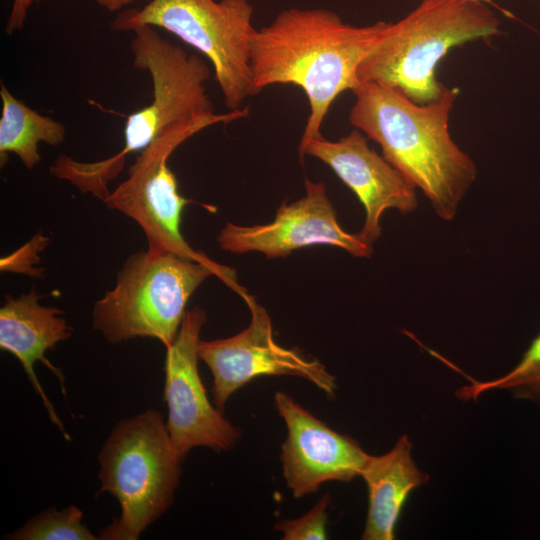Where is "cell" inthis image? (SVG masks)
<instances>
[{
    "label": "cell",
    "instance_id": "44dd1931",
    "mask_svg": "<svg viewBox=\"0 0 540 540\" xmlns=\"http://www.w3.org/2000/svg\"><path fill=\"white\" fill-rule=\"evenodd\" d=\"M33 0H13L5 30L13 34L23 28Z\"/></svg>",
    "mask_w": 540,
    "mask_h": 540
},
{
    "label": "cell",
    "instance_id": "ffe728a7",
    "mask_svg": "<svg viewBox=\"0 0 540 540\" xmlns=\"http://www.w3.org/2000/svg\"><path fill=\"white\" fill-rule=\"evenodd\" d=\"M47 243L48 237L40 233L36 234L17 251L1 259V270L42 277V269H37L34 265L39 263V253L46 247Z\"/></svg>",
    "mask_w": 540,
    "mask_h": 540
},
{
    "label": "cell",
    "instance_id": "7a4b0ae2",
    "mask_svg": "<svg viewBox=\"0 0 540 540\" xmlns=\"http://www.w3.org/2000/svg\"><path fill=\"white\" fill-rule=\"evenodd\" d=\"M349 121L377 142L383 157L428 199L438 217L451 221L477 177V166L449 132L458 88H445L427 104L376 82L354 90Z\"/></svg>",
    "mask_w": 540,
    "mask_h": 540
},
{
    "label": "cell",
    "instance_id": "603a6c76",
    "mask_svg": "<svg viewBox=\"0 0 540 540\" xmlns=\"http://www.w3.org/2000/svg\"><path fill=\"white\" fill-rule=\"evenodd\" d=\"M475 1H481V2H484V3H490L492 4L493 0H475Z\"/></svg>",
    "mask_w": 540,
    "mask_h": 540
},
{
    "label": "cell",
    "instance_id": "e0dca14e",
    "mask_svg": "<svg viewBox=\"0 0 540 540\" xmlns=\"http://www.w3.org/2000/svg\"><path fill=\"white\" fill-rule=\"evenodd\" d=\"M492 389H505L517 398L540 402V333L510 372L486 382L471 380V384L461 387L455 394L463 401H476L482 393Z\"/></svg>",
    "mask_w": 540,
    "mask_h": 540
},
{
    "label": "cell",
    "instance_id": "5b68a950",
    "mask_svg": "<svg viewBox=\"0 0 540 540\" xmlns=\"http://www.w3.org/2000/svg\"><path fill=\"white\" fill-rule=\"evenodd\" d=\"M211 275L239 290L235 271L210 259L194 261L149 250L133 253L118 271L115 286L95 302L93 328L112 344L151 337L167 348L178 334L189 298Z\"/></svg>",
    "mask_w": 540,
    "mask_h": 540
},
{
    "label": "cell",
    "instance_id": "8992f818",
    "mask_svg": "<svg viewBox=\"0 0 540 540\" xmlns=\"http://www.w3.org/2000/svg\"><path fill=\"white\" fill-rule=\"evenodd\" d=\"M98 460L99 492L114 496L121 507L99 539L136 540L171 506L180 483L182 460L162 414L151 408L118 422Z\"/></svg>",
    "mask_w": 540,
    "mask_h": 540
},
{
    "label": "cell",
    "instance_id": "4fadbf2b",
    "mask_svg": "<svg viewBox=\"0 0 540 540\" xmlns=\"http://www.w3.org/2000/svg\"><path fill=\"white\" fill-rule=\"evenodd\" d=\"M299 155L301 159L309 155L327 164L356 194L365 209L358 234L371 245L381 235L380 219L386 210L408 214L418 206L416 188L368 146L358 129L338 141L312 138L299 146Z\"/></svg>",
    "mask_w": 540,
    "mask_h": 540
},
{
    "label": "cell",
    "instance_id": "9a60e30c",
    "mask_svg": "<svg viewBox=\"0 0 540 540\" xmlns=\"http://www.w3.org/2000/svg\"><path fill=\"white\" fill-rule=\"evenodd\" d=\"M412 443L402 435L394 447L380 456L368 455L360 476L368 489V514L363 540H393L395 526L409 494L429 476L411 457Z\"/></svg>",
    "mask_w": 540,
    "mask_h": 540
},
{
    "label": "cell",
    "instance_id": "52a82bcc",
    "mask_svg": "<svg viewBox=\"0 0 540 540\" xmlns=\"http://www.w3.org/2000/svg\"><path fill=\"white\" fill-rule=\"evenodd\" d=\"M252 15L249 0H150L119 13L111 28L160 27L197 49L212 63L225 105L234 111L252 95Z\"/></svg>",
    "mask_w": 540,
    "mask_h": 540
},
{
    "label": "cell",
    "instance_id": "8fae6325",
    "mask_svg": "<svg viewBox=\"0 0 540 540\" xmlns=\"http://www.w3.org/2000/svg\"><path fill=\"white\" fill-rule=\"evenodd\" d=\"M306 194L301 199L283 203L273 221L254 226L226 223L217 241L221 249L243 254L261 252L267 258L285 257L294 250L328 245L345 250L355 257H370L372 245L359 234L346 232L322 182L305 180Z\"/></svg>",
    "mask_w": 540,
    "mask_h": 540
},
{
    "label": "cell",
    "instance_id": "6da1fadb",
    "mask_svg": "<svg viewBox=\"0 0 540 540\" xmlns=\"http://www.w3.org/2000/svg\"><path fill=\"white\" fill-rule=\"evenodd\" d=\"M387 24L353 26L321 8L281 11L254 33L252 95L274 84L302 88L310 112L299 146L322 136L321 125L330 106L339 94L360 84L358 67Z\"/></svg>",
    "mask_w": 540,
    "mask_h": 540
},
{
    "label": "cell",
    "instance_id": "7402d4cb",
    "mask_svg": "<svg viewBox=\"0 0 540 540\" xmlns=\"http://www.w3.org/2000/svg\"><path fill=\"white\" fill-rule=\"evenodd\" d=\"M33 1H42V0H33ZM136 0H96L98 5L104 7L110 12H115L122 9L124 6H127Z\"/></svg>",
    "mask_w": 540,
    "mask_h": 540
},
{
    "label": "cell",
    "instance_id": "7c38bea8",
    "mask_svg": "<svg viewBox=\"0 0 540 540\" xmlns=\"http://www.w3.org/2000/svg\"><path fill=\"white\" fill-rule=\"evenodd\" d=\"M274 404L287 427L280 459L295 498L316 492L325 482L360 476L369 454L355 439L334 431L284 392L275 393Z\"/></svg>",
    "mask_w": 540,
    "mask_h": 540
},
{
    "label": "cell",
    "instance_id": "5bb4252c",
    "mask_svg": "<svg viewBox=\"0 0 540 540\" xmlns=\"http://www.w3.org/2000/svg\"><path fill=\"white\" fill-rule=\"evenodd\" d=\"M40 297L35 289L16 298L5 296V303L0 308V347L18 359L35 392L40 396L51 422L59 428L65 439L70 440L36 376L34 365L39 361L45 364L59 378L65 394L63 375L48 361L45 353L54 349L57 343L68 339L72 327L60 309L41 305Z\"/></svg>",
    "mask_w": 540,
    "mask_h": 540
},
{
    "label": "cell",
    "instance_id": "30bf717a",
    "mask_svg": "<svg viewBox=\"0 0 540 540\" xmlns=\"http://www.w3.org/2000/svg\"><path fill=\"white\" fill-rule=\"evenodd\" d=\"M205 322L206 311L200 307L186 311L175 340L166 348V425L181 460L199 446L228 451L241 437L240 430L210 403L199 374L198 348Z\"/></svg>",
    "mask_w": 540,
    "mask_h": 540
},
{
    "label": "cell",
    "instance_id": "d6986e66",
    "mask_svg": "<svg viewBox=\"0 0 540 540\" xmlns=\"http://www.w3.org/2000/svg\"><path fill=\"white\" fill-rule=\"evenodd\" d=\"M330 496L324 494L304 515L292 520L278 522L274 528L283 534L284 540L327 539V508Z\"/></svg>",
    "mask_w": 540,
    "mask_h": 540
},
{
    "label": "cell",
    "instance_id": "277c9868",
    "mask_svg": "<svg viewBox=\"0 0 540 540\" xmlns=\"http://www.w3.org/2000/svg\"><path fill=\"white\" fill-rule=\"evenodd\" d=\"M500 20L484 2L422 0L404 18L388 23L357 70L359 83L395 88L418 104L437 100L446 86L436 68L455 46L500 33Z\"/></svg>",
    "mask_w": 540,
    "mask_h": 540
},
{
    "label": "cell",
    "instance_id": "3957f363",
    "mask_svg": "<svg viewBox=\"0 0 540 540\" xmlns=\"http://www.w3.org/2000/svg\"><path fill=\"white\" fill-rule=\"evenodd\" d=\"M132 31L133 65L150 74L152 101L127 117L124 147L114 156L82 163L61 155L50 168L54 176L102 200L109 194L107 183L121 172L127 156L139 153L156 138L181 126L206 128L248 115V108L215 113L205 88L211 72L202 58L163 38L153 26L140 25Z\"/></svg>",
    "mask_w": 540,
    "mask_h": 540
},
{
    "label": "cell",
    "instance_id": "2e32d148",
    "mask_svg": "<svg viewBox=\"0 0 540 540\" xmlns=\"http://www.w3.org/2000/svg\"><path fill=\"white\" fill-rule=\"evenodd\" d=\"M0 97L1 166L6 164L8 154L14 153L26 168L32 169L41 160L39 144H61L66 135L65 126L25 105L3 83L0 86Z\"/></svg>",
    "mask_w": 540,
    "mask_h": 540
},
{
    "label": "cell",
    "instance_id": "ba28073f",
    "mask_svg": "<svg viewBox=\"0 0 540 540\" xmlns=\"http://www.w3.org/2000/svg\"><path fill=\"white\" fill-rule=\"evenodd\" d=\"M204 128L181 126L156 138L139 152L127 178L103 200L109 209L123 213L141 227L151 252L209 260L193 250L181 233L182 212L190 201L179 193L176 176L167 164L180 144Z\"/></svg>",
    "mask_w": 540,
    "mask_h": 540
},
{
    "label": "cell",
    "instance_id": "9c48e42d",
    "mask_svg": "<svg viewBox=\"0 0 540 540\" xmlns=\"http://www.w3.org/2000/svg\"><path fill=\"white\" fill-rule=\"evenodd\" d=\"M242 295L251 312L248 327L228 338L199 343V358L213 376L212 395L216 407L222 411L235 391L261 376L301 377L333 398L337 389L335 377L318 360L280 346L274 340L266 310L252 297Z\"/></svg>",
    "mask_w": 540,
    "mask_h": 540
},
{
    "label": "cell",
    "instance_id": "ac0fdd59",
    "mask_svg": "<svg viewBox=\"0 0 540 540\" xmlns=\"http://www.w3.org/2000/svg\"><path fill=\"white\" fill-rule=\"evenodd\" d=\"M83 512L71 505L60 511L51 507L30 518L21 528L6 537L12 540H96L82 522Z\"/></svg>",
    "mask_w": 540,
    "mask_h": 540
}]
</instances>
